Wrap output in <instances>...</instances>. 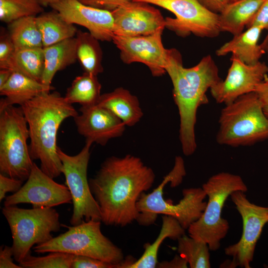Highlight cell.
I'll return each instance as SVG.
<instances>
[{
    "mask_svg": "<svg viewBox=\"0 0 268 268\" xmlns=\"http://www.w3.org/2000/svg\"><path fill=\"white\" fill-rule=\"evenodd\" d=\"M235 0H227V3H228V2L234 1H235Z\"/></svg>",
    "mask_w": 268,
    "mask_h": 268,
    "instance_id": "obj_46",
    "label": "cell"
},
{
    "mask_svg": "<svg viewBox=\"0 0 268 268\" xmlns=\"http://www.w3.org/2000/svg\"><path fill=\"white\" fill-rule=\"evenodd\" d=\"M49 6L66 21L84 27L98 40L112 41L114 18L111 11L84 4L79 0H58Z\"/></svg>",
    "mask_w": 268,
    "mask_h": 268,
    "instance_id": "obj_17",
    "label": "cell"
},
{
    "mask_svg": "<svg viewBox=\"0 0 268 268\" xmlns=\"http://www.w3.org/2000/svg\"><path fill=\"white\" fill-rule=\"evenodd\" d=\"M177 251L191 268H209V248L208 245L185 234L178 240Z\"/></svg>",
    "mask_w": 268,
    "mask_h": 268,
    "instance_id": "obj_30",
    "label": "cell"
},
{
    "mask_svg": "<svg viewBox=\"0 0 268 268\" xmlns=\"http://www.w3.org/2000/svg\"><path fill=\"white\" fill-rule=\"evenodd\" d=\"M260 45L265 52V54L267 55V59L268 61V32L263 42L260 44Z\"/></svg>",
    "mask_w": 268,
    "mask_h": 268,
    "instance_id": "obj_43",
    "label": "cell"
},
{
    "mask_svg": "<svg viewBox=\"0 0 268 268\" xmlns=\"http://www.w3.org/2000/svg\"><path fill=\"white\" fill-rule=\"evenodd\" d=\"M42 36L43 48L74 37L77 29L66 21L56 11L42 13L36 17Z\"/></svg>",
    "mask_w": 268,
    "mask_h": 268,
    "instance_id": "obj_25",
    "label": "cell"
},
{
    "mask_svg": "<svg viewBox=\"0 0 268 268\" xmlns=\"http://www.w3.org/2000/svg\"><path fill=\"white\" fill-rule=\"evenodd\" d=\"M81 114L74 118L78 133L85 141L105 145L112 138L122 135L125 124L111 111L96 104L81 106Z\"/></svg>",
    "mask_w": 268,
    "mask_h": 268,
    "instance_id": "obj_18",
    "label": "cell"
},
{
    "mask_svg": "<svg viewBox=\"0 0 268 268\" xmlns=\"http://www.w3.org/2000/svg\"><path fill=\"white\" fill-rule=\"evenodd\" d=\"M38 1L43 6L49 5L50 4L58 0H38Z\"/></svg>",
    "mask_w": 268,
    "mask_h": 268,
    "instance_id": "obj_44",
    "label": "cell"
},
{
    "mask_svg": "<svg viewBox=\"0 0 268 268\" xmlns=\"http://www.w3.org/2000/svg\"><path fill=\"white\" fill-rule=\"evenodd\" d=\"M101 222L90 220L72 226L65 225L66 232L33 249L38 254L60 252L87 256L119 265L121 268L125 260L123 251L102 233Z\"/></svg>",
    "mask_w": 268,
    "mask_h": 268,
    "instance_id": "obj_7",
    "label": "cell"
},
{
    "mask_svg": "<svg viewBox=\"0 0 268 268\" xmlns=\"http://www.w3.org/2000/svg\"><path fill=\"white\" fill-rule=\"evenodd\" d=\"M84 4L112 11L133 0H79Z\"/></svg>",
    "mask_w": 268,
    "mask_h": 268,
    "instance_id": "obj_37",
    "label": "cell"
},
{
    "mask_svg": "<svg viewBox=\"0 0 268 268\" xmlns=\"http://www.w3.org/2000/svg\"><path fill=\"white\" fill-rule=\"evenodd\" d=\"M218 143L232 147L253 145L268 139V119L256 92L242 95L221 111Z\"/></svg>",
    "mask_w": 268,
    "mask_h": 268,
    "instance_id": "obj_5",
    "label": "cell"
},
{
    "mask_svg": "<svg viewBox=\"0 0 268 268\" xmlns=\"http://www.w3.org/2000/svg\"></svg>",
    "mask_w": 268,
    "mask_h": 268,
    "instance_id": "obj_47",
    "label": "cell"
},
{
    "mask_svg": "<svg viewBox=\"0 0 268 268\" xmlns=\"http://www.w3.org/2000/svg\"><path fill=\"white\" fill-rule=\"evenodd\" d=\"M28 125L21 107L0 109V172L23 181L28 178L34 163L27 139Z\"/></svg>",
    "mask_w": 268,
    "mask_h": 268,
    "instance_id": "obj_9",
    "label": "cell"
},
{
    "mask_svg": "<svg viewBox=\"0 0 268 268\" xmlns=\"http://www.w3.org/2000/svg\"><path fill=\"white\" fill-rule=\"evenodd\" d=\"M101 87L97 76L84 72L75 78L64 97L71 104L78 103L81 106L96 105L102 95Z\"/></svg>",
    "mask_w": 268,
    "mask_h": 268,
    "instance_id": "obj_27",
    "label": "cell"
},
{
    "mask_svg": "<svg viewBox=\"0 0 268 268\" xmlns=\"http://www.w3.org/2000/svg\"><path fill=\"white\" fill-rule=\"evenodd\" d=\"M44 65L43 48H23L15 50L5 68L41 82Z\"/></svg>",
    "mask_w": 268,
    "mask_h": 268,
    "instance_id": "obj_28",
    "label": "cell"
},
{
    "mask_svg": "<svg viewBox=\"0 0 268 268\" xmlns=\"http://www.w3.org/2000/svg\"><path fill=\"white\" fill-rule=\"evenodd\" d=\"M265 0H237L227 3L219 15L221 32L233 36L244 31Z\"/></svg>",
    "mask_w": 268,
    "mask_h": 268,
    "instance_id": "obj_23",
    "label": "cell"
},
{
    "mask_svg": "<svg viewBox=\"0 0 268 268\" xmlns=\"http://www.w3.org/2000/svg\"><path fill=\"white\" fill-rule=\"evenodd\" d=\"M24 181L0 174V201L6 197L7 193H16L22 186Z\"/></svg>",
    "mask_w": 268,
    "mask_h": 268,
    "instance_id": "obj_35",
    "label": "cell"
},
{
    "mask_svg": "<svg viewBox=\"0 0 268 268\" xmlns=\"http://www.w3.org/2000/svg\"><path fill=\"white\" fill-rule=\"evenodd\" d=\"M204 6L214 12L219 13L227 4V0H198Z\"/></svg>",
    "mask_w": 268,
    "mask_h": 268,
    "instance_id": "obj_41",
    "label": "cell"
},
{
    "mask_svg": "<svg viewBox=\"0 0 268 268\" xmlns=\"http://www.w3.org/2000/svg\"><path fill=\"white\" fill-rule=\"evenodd\" d=\"M20 106L28 127L31 158L40 160V168L49 177H58L63 166L57 152L58 130L65 119L74 118L77 112L57 91L43 92Z\"/></svg>",
    "mask_w": 268,
    "mask_h": 268,
    "instance_id": "obj_3",
    "label": "cell"
},
{
    "mask_svg": "<svg viewBox=\"0 0 268 268\" xmlns=\"http://www.w3.org/2000/svg\"><path fill=\"white\" fill-rule=\"evenodd\" d=\"M74 255L60 252H50L43 257L29 254L19 265L22 268H71Z\"/></svg>",
    "mask_w": 268,
    "mask_h": 268,
    "instance_id": "obj_32",
    "label": "cell"
},
{
    "mask_svg": "<svg viewBox=\"0 0 268 268\" xmlns=\"http://www.w3.org/2000/svg\"><path fill=\"white\" fill-rule=\"evenodd\" d=\"M153 5L133 0L112 11L114 36H145L163 30L165 18Z\"/></svg>",
    "mask_w": 268,
    "mask_h": 268,
    "instance_id": "obj_16",
    "label": "cell"
},
{
    "mask_svg": "<svg viewBox=\"0 0 268 268\" xmlns=\"http://www.w3.org/2000/svg\"><path fill=\"white\" fill-rule=\"evenodd\" d=\"M76 57L85 72L97 76L103 71V52L99 41L89 32L77 30Z\"/></svg>",
    "mask_w": 268,
    "mask_h": 268,
    "instance_id": "obj_26",
    "label": "cell"
},
{
    "mask_svg": "<svg viewBox=\"0 0 268 268\" xmlns=\"http://www.w3.org/2000/svg\"><path fill=\"white\" fill-rule=\"evenodd\" d=\"M208 201L201 216L188 228L189 236L206 243L212 251L218 250L220 241L229 228L228 221L221 214L225 202L235 191L246 193L248 188L238 175L222 172L211 176L202 187Z\"/></svg>",
    "mask_w": 268,
    "mask_h": 268,
    "instance_id": "obj_6",
    "label": "cell"
},
{
    "mask_svg": "<svg viewBox=\"0 0 268 268\" xmlns=\"http://www.w3.org/2000/svg\"><path fill=\"white\" fill-rule=\"evenodd\" d=\"M8 32L15 50L43 48L35 16L22 17L8 23Z\"/></svg>",
    "mask_w": 268,
    "mask_h": 268,
    "instance_id": "obj_29",
    "label": "cell"
},
{
    "mask_svg": "<svg viewBox=\"0 0 268 268\" xmlns=\"http://www.w3.org/2000/svg\"><path fill=\"white\" fill-rule=\"evenodd\" d=\"M230 61L225 79L210 89L217 103L227 105L242 95L255 92L258 85L268 75V66L265 62L248 65L232 56Z\"/></svg>",
    "mask_w": 268,
    "mask_h": 268,
    "instance_id": "obj_15",
    "label": "cell"
},
{
    "mask_svg": "<svg viewBox=\"0 0 268 268\" xmlns=\"http://www.w3.org/2000/svg\"><path fill=\"white\" fill-rule=\"evenodd\" d=\"M188 262L186 260L180 256L176 255L170 261L158 262L156 268H188Z\"/></svg>",
    "mask_w": 268,
    "mask_h": 268,
    "instance_id": "obj_40",
    "label": "cell"
},
{
    "mask_svg": "<svg viewBox=\"0 0 268 268\" xmlns=\"http://www.w3.org/2000/svg\"><path fill=\"white\" fill-rule=\"evenodd\" d=\"M120 265L99 259L79 255H74L71 268H119Z\"/></svg>",
    "mask_w": 268,
    "mask_h": 268,
    "instance_id": "obj_34",
    "label": "cell"
},
{
    "mask_svg": "<svg viewBox=\"0 0 268 268\" xmlns=\"http://www.w3.org/2000/svg\"><path fill=\"white\" fill-rule=\"evenodd\" d=\"M230 197L242 217L243 232L240 239L225 248L224 252L232 257L230 268H250L257 243L268 223V206L251 202L241 191L233 192Z\"/></svg>",
    "mask_w": 268,
    "mask_h": 268,
    "instance_id": "obj_12",
    "label": "cell"
},
{
    "mask_svg": "<svg viewBox=\"0 0 268 268\" xmlns=\"http://www.w3.org/2000/svg\"><path fill=\"white\" fill-rule=\"evenodd\" d=\"M264 81L268 82V75L266 76Z\"/></svg>",
    "mask_w": 268,
    "mask_h": 268,
    "instance_id": "obj_45",
    "label": "cell"
},
{
    "mask_svg": "<svg viewBox=\"0 0 268 268\" xmlns=\"http://www.w3.org/2000/svg\"><path fill=\"white\" fill-rule=\"evenodd\" d=\"M186 174L184 160L181 157L177 156L173 168L158 187L148 194L142 193L138 199L136 205L138 215L136 221L139 225H152L159 214H163L176 219L186 230L201 216L207 203L204 201L206 195L202 188L184 189L183 198L175 204L163 198L165 186L170 183L172 187L178 186Z\"/></svg>",
    "mask_w": 268,
    "mask_h": 268,
    "instance_id": "obj_4",
    "label": "cell"
},
{
    "mask_svg": "<svg viewBox=\"0 0 268 268\" xmlns=\"http://www.w3.org/2000/svg\"><path fill=\"white\" fill-rule=\"evenodd\" d=\"M76 38L72 37L43 48L44 65L41 83L51 86L52 81L57 72L76 62Z\"/></svg>",
    "mask_w": 268,
    "mask_h": 268,
    "instance_id": "obj_22",
    "label": "cell"
},
{
    "mask_svg": "<svg viewBox=\"0 0 268 268\" xmlns=\"http://www.w3.org/2000/svg\"><path fill=\"white\" fill-rule=\"evenodd\" d=\"M163 31L135 37L114 35L112 41L119 50L124 63H142L153 76L159 77L166 73L170 56V49H166L162 43Z\"/></svg>",
    "mask_w": 268,
    "mask_h": 268,
    "instance_id": "obj_13",
    "label": "cell"
},
{
    "mask_svg": "<svg viewBox=\"0 0 268 268\" xmlns=\"http://www.w3.org/2000/svg\"><path fill=\"white\" fill-rule=\"evenodd\" d=\"M97 104L111 111L128 127L134 126L143 115L137 97L122 87L102 94Z\"/></svg>",
    "mask_w": 268,
    "mask_h": 268,
    "instance_id": "obj_21",
    "label": "cell"
},
{
    "mask_svg": "<svg viewBox=\"0 0 268 268\" xmlns=\"http://www.w3.org/2000/svg\"><path fill=\"white\" fill-rule=\"evenodd\" d=\"M263 30L258 26H251L240 34L233 36L230 41L225 43L216 51L218 56L231 54L242 62L254 65L260 61L265 52L259 44L260 37Z\"/></svg>",
    "mask_w": 268,
    "mask_h": 268,
    "instance_id": "obj_19",
    "label": "cell"
},
{
    "mask_svg": "<svg viewBox=\"0 0 268 268\" xmlns=\"http://www.w3.org/2000/svg\"><path fill=\"white\" fill-rule=\"evenodd\" d=\"M13 254L12 247L1 246L0 249V268H22L19 265L13 263Z\"/></svg>",
    "mask_w": 268,
    "mask_h": 268,
    "instance_id": "obj_38",
    "label": "cell"
},
{
    "mask_svg": "<svg viewBox=\"0 0 268 268\" xmlns=\"http://www.w3.org/2000/svg\"><path fill=\"white\" fill-rule=\"evenodd\" d=\"M156 5L173 13L175 17L165 18V28L186 37L193 34L213 38L221 32L219 15L209 10L198 0H133Z\"/></svg>",
    "mask_w": 268,
    "mask_h": 268,
    "instance_id": "obj_11",
    "label": "cell"
},
{
    "mask_svg": "<svg viewBox=\"0 0 268 268\" xmlns=\"http://www.w3.org/2000/svg\"><path fill=\"white\" fill-rule=\"evenodd\" d=\"M15 51L8 31L2 28L0 36V68H5Z\"/></svg>",
    "mask_w": 268,
    "mask_h": 268,
    "instance_id": "obj_33",
    "label": "cell"
},
{
    "mask_svg": "<svg viewBox=\"0 0 268 268\" xmlns=\"http://www.w3.org/2000/svg\"><path fill=\"white\" fill-rule=\"evenodd\" d=\"M185 234L184 229L179 222L172 216L163 215L162 225L159 233L152 243L144 245L142 255L129 265L127 268H155L158 261V252L160 245L166 238L177 240Z\"/></svg>",
    "mask_w": 268,
    "mask_h": 268,
    "instance_id": "obj_24",
    "label": "cell"
},
{
    "mask_svg": "<svg viewBox=\"0 0 268 268\" xmlns=\"http://www.w3.org/2000/svg\"><path fill=\"white\" fill-rule=\"evenodd\" d=\"M154 171L136 156H111L105 159L89 180L98 204L101 221L106 225L124 227L136 221L137 202L153 186Z\"/></svg>",
    "mask_w": 268,
    "mask_h": 268,
    "instance_id": "obj_1",
    "label": "cell"
},
{
    "mask_svg": "<svg viewBox=\"0 0 268 268\" xmlns=\"http://www.w3.org/2000/svg\"><path fill=\"white\" fill-rule=\"evenodd\" d=\"M258 26L268 31V0H265L246 28Z\"/></svg>",
    "mask_w": 268,
    "mask_h": 268,
    "instance_id": "obj_36",
    "label": "cell"
},
{
    "mask_svg": "<svg viewBox=\"0 0 268 268\" xmlns=\"http://www.w3.org/2000/svg\"><path fill=\"white\" fill-rule=\"evenodd\" d=\"M2 213L12 234L13 258L18 263L31 253L34 245L48 241L53 238L52 232L61 228L59 213L53 207L4 206Z\"/></svg>",
    "mask_w": 268,
    "mask_h": 268,
    "instance_id": "obj_8",
    "label": "cell"
},
{
    "mask_svg": "<svg viewBox=\"0 0 268 268\" xmlns=\"http://www.w3.org/2000/svg\"><path fill=\"white\" fill-rule=\"evenodd\" d=\"M38 0H0V20L9 23L22 17L35 16L44 11Z\"/></svg>",
    "mask_w": 268,
    "mask_h": 268,
    "instance_id": "obj_31",
    "label": "cell"
},
{
    "mask_svg": "<svg viewBox=\"0 0 268 268\" xmlns=\"http://www.w3.org/2000/svg\"><path fill=\"white\" fill-rule=\"evenodd\" d=\"M173 84V96L180 116L179 138L186 156L194 154L197 148L195 128L199 107L206 104L208 90L222 79L210 55L203 57L196 65L185 67L181 54L170 49L168 64L165 68Z\"/></svg>",
    "mask_w": 268,
    "mask_h": 268,
    "instance_id": "obj_2",
    "label": "cell"
},
{
    "mask_svg": "<svg viewBox=\"0 0 268 268\" xmlns=\"http://www.w3.org/2000/svg\"><path fill=\"white\" fill-rule=\"evenodd\" d=\"M261 101L265 114L268 119V82L263 81L255 90Z\"/></svg>",
    "mask_w": 268,
    "mask_h": 268,
    "instance_id": "obj_39",
    "label": "cell"
},
{
    "mask_svg": "<svg viewBox=\"0 0 268 268\" xmlns=\"http://www.w3.org/2000/svg\"><path fill=\"white\" fill-rule=\"evenodd\" d=\"M71 202L67 187L54 181L34 163L26 183L17 192L5 197L4 206L30 203L33 207H53Z\"/></svg>",
    "mask_w": 268,
    "mask_h": 268,
    "instance_id": "obj_14",
    "label": "cell"
},
{
    "mask_svg": "<svg viewBox=\"0 0 268 268\" xmlns=\"http://www.w3.org/2000/svg\"><path fill=\"white\" fill-rule=\"evenodd\" d=\"M92 144L85 141L81 151L73 156L67 154L58 147V154L63 165L62 173L65 176L66 185L72 196L73 210L70 219L72 225L79 224L84 221H101L100 210L91 192L87 179Z\"/></svg>",
    "mask_w": 268,
    "mask_h": 268,
    "instance_id": "obj_10",
    "label": "cell"
},
{
    "mask_svg": "<svg viewBox=\"0 0 268 268\" xmlns=\"http://www.w3.org/2000/svg\"><path fill=\"white\" fill-rule=\"evenodd\" d=\"M13 71V70L9 68H0V88L3 86L8 81Z\"/></svg>",
    "mask_w": 268,
    "mask_h": 268,
    "instance_id": "obj_42",
    "label": "cell"
},
{
    "mask_svg": "<svg viewBox=\"0 0 268 268\" xmlns=\"http://www.w3.org/2000/svg\"><path fill=\"white\" fill-rule=\"evenodd\" d=\"M53 86H48L17 71H13L6 83L0 88V109L9 105H22L43 92H50Z\"/></svg>",
    "mask_w": 268,
    "mask_h": 268,
    "instance_id": "obj_20",
    "label": "cell"
}]
</instances>
